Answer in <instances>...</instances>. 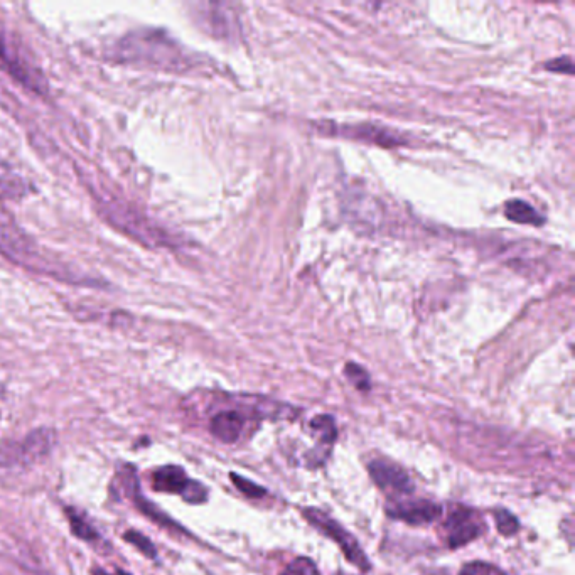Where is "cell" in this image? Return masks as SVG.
<instances>
[{
	"label": "cell",
	"instance_id": "cell-4",
	"mask_svg": "<svg viewBox=\"0 0 575 575\" xmlns=\"http://www.w3.org/2000/svg\"><path fill=\"white\" fill-rule=\"evenodd\" d=\"M152 484L154 490L169 495H181L189 503H203L208 498L205 486L189 479L188 474L179 466H162L157 469L152 474Z\"/></svg>",
	"mask_w": 575,
	"mask_h": 575
},
{
	"label": "cell",
	"instance_id": "cell-20",
	"mask_svg": "<svg viewBox=\"0 0 575 575\" xmlns=\"http://www.w3.org/2000/svg\"><path fill=\"white\" fill-rule=\"evenodd\" d=\"M491 572H495L491 565L474 562V564L466 565L459 575H490Z\"/></svg>",
	"mask_w": 575,
	"mask_h": 575
},
{
	"label": "cell",
	"instance_id": "cell-13",
	"mask_svg": "<svg viewBox=\"0 0 575 575\" xmlns=\"http://www.w3.org/2000/svg\"><path fill=\"white\" fill-rule=\"evenodd\" d=\"M68 518H70L71 530L75 533L76 537L85 540V542H95L98 540V533L95 528L86 522L83 516L78 515L75 510H68Z\"/></svg>",
	"mask_w": 575,
	"mask_h": 575
},
{
	"label": "cell",
	"instance_id": "cell-19",
	"mask_svg": "<svg viewBox=\"0 0 575 575\" xmlns=\"http://www.w3.org/2000/svg\"><path fill=\"white\" fill-rule=\"evenodd\" d=\"M547 70L572 75V73H574V65H572V60H570V58H557V60L547 63Z\"/></svg>",
	"mask_w": 575,
	"mask_h": 575
},
{
	"label": "cell",
	"instance_id": "cell-12",
	"mask_svg": "<svg viewBox=\"0 0 575 575\" xmlns=\"http://www.w3.org/2000/svg\"><path fill=\"white\" fill-rule=\"evenodd\" d=\"M27 193V184L17 174L0 166V198H21Z\"/></svg>",
	"mask_w": 575,
	"mask_h": 575
},
{
	"label": "cell",
	"instance_id": "cell-7",
	"mask_svg": "<svg viewBox=\"0 0 575 575\" xmlns=\"http://www.w3.org/2000/svg\"><path fill=\"white\" fill-rule=\"evenodd\" d=\"M388 515L409 525H427L441 518L442 506L427 500L400 501L388 510Z\"/></svg>",
	"mask_w": 575,
	"mask_h": 575
},
{
	"label": "cell",
	"instance_id": "cell-17",
	"mask_svg": "<svg viewBox=\"0 0 575 575\" xmlns=\"http://www.w3.org/2000/svg\"><path fill=\"white\" fill-rule=\"evenodd\" d=\"M344 375L355 383V387L358 390H370V377H368V373L361 366L355 365V363H348L346 368H344Z\"/></svg>",
	"mask_w": 575,
	"mask_h": 575
},
{
	"label": "cell",
	"instance_id": "cell-16",
	"mask_svg": "<svg viewBox=\"0 0 575 575\" xmlns=\"http://www.w3.org/2000/svg\"><path fill=\"white\" fill-rule=\"evenodd\" d=\"M232 481L238 490L242 491L243 495L247 496V498L257 500V498H262V496H265V493H267L262 486H258V484L252 483L250 479L242 478V476H238V474H232Z\"/></svg>",
	"mask_w": 575,
	"mask_h": 575
},
{
	"label": "cell",
	"instance_id": "cell-21",
	"mask_svg": "<svg viewBox=\"0 0 575 575\" xmlns=\"http://www.w3.org/2000/svg\"><path fill=\"white\" fill-rule=\"evenodd\" d=\"M93 575H110L108 572H105L103 569H95L93 570Z\"/></svg>",
	"mask_w": 575,
	"mask_h": 575
},
{
	"label": "cell",
	"instance_id": "cell-9",
	"mask_svg": "<svg viewBox=\"0 0 575 575\" xmlns=\"http://www.w3.org/2000/svg\"><path fill=\"white\" fill-rule=\"evenodd\" d=\"M446 527L449 530V545L452 549H459L466 543L473 542L483 532V527L474 518L473 511L464 508H459L449 516Z\"/></svg>",
	"mask_w": 575,
	"mask_h": 575
},
{
	"label": "cell",
	"instance_id": "cell-22",
	"mask_svg": "<svg viewBox=\"0 0 575 575\" xmlns=\"http://www.w3.org/2000/svg\"><path fill=\"white\" fill-rule=\"evenodd\" d=\"M339 575H341V574H339Z\"/></svg>",
	"mask_w": 575,
	"mask_h": 575
},
{
	"label": "cell",
	"instance_id": "cell-6",
	"mask_svg": "<svg viewBox=\"0 0 575 575\" xmlns=\"http://www.w3.org/2000/svg\"><path fill=\"white\" fill-rule=\"evenodd\" d=\"M368 471L378 488L387 491L390 495H410L414 491V484L410 481L409 474L397 464L378 459L368 466Z\"/></svg>",
	"mask_w": 575,
	"mask_h": 575
},
{
	"label": "cell",
	"instance_id": "cell-2",
	"mask_svg": "<svg viewBox=\"0 0 575 575\" xmlns=\"http://www.w3.org/2000/svg\"><path fill=\"white\" fill-rule=\"evenodd\" d=\"M56 432L49 427H39L21 442L0 444V471H16L38 463L53 451Z\"/></svg>",
	"mask_w": 575,
	"mask_h": 575
},
{
	"label": "cell",
	"instance_id": "cell-1",
	"mask_svg": "<svg viewBox=\"0 0 575 575\" xmlns=\"http://www.w3.org/2000/svg\"><path fill=\"white\" fill-rule=\"evenodd\" d=\"M117 56L129 63H146L151 66L176 68L183 65L184 56L178 44L159 31L134 33L120 41Z\"/></svg>",
	"mask_w": 575,
	"mask_h": 575
},
{
	"label": "cell",
	"instance_id": "cell-14",
	"mask_svg": "<svg viewBox=\"0 0 575 575\" xmlns=\"http://www.w3.org/2000/svg\"><path fill=\"white\" fill-rule=\"evenodd\" d=\"M496 527L501 535H515L520 528V523L516 520V516L510 511L498 510L495 513Z\"/></svg>",
	"mask_w": 575,
	"mask_h": 575
},
{
	"label": "cell",
	"instance_id": "cell-11",
	"mask_svg": "<svg viewBox=\"0 0 575 575\" xmlns=\"http://www.w3.org/2000/svg\"><path fill=\"white\" fill-rule=\"evenodd\" d=\"M505 216L520 225L542 226L545 223V218L533 206L520 199H511L506 203Z\"/></svg>",
	"mask_w": 575,
	"mask_h": 575
},
{
	"label": "cell",
	"instance_id": "cell-10",
	"mask_svg": "<svg viewBox=\"0 0 575 575\" xmlns=\"http://www.w3.org/2000/svg\"><path fill=\"white\" fill-rule=\"evenodd\" d=\"M245 417L237 410L220 412L211 419V434L225 444H233L242 436Z\"/></svg>",
	"mask_w": 575,
	"mask_h": 575
},
{
	"label": "cell",
	"instance_id": "cell-8",
	"mask_svg": "<svg viewBox=\"0 0 575 575\" xmlns=\"http://www.w3.org/2000/svg\"><path fill=\"white\" fill-rule=\"evenodd\" d=\"M309 429H311L312 436L318 441V449L311 451L307 456V464H311V468H318L329 457V451L336 441L338 430L334 425L333 417L329 415H318L309 422Z\"/></svg>",
	"mask_w": 575,
	"mask_h": 575
},
{
	"label": "cell",
	"instance_id": "cell-23",
	"mask_svg": "<svg viewBox=\"0 0 575 575\" xmlns=\"http://www.w3.org/2000/svg\"><path fill=\"white\" fill-rule=\"evenodd\" d=\"M498 575H500V574H498Z\"/></svg>",
	"mask_w": 575,
	"mask_h": 575
},
{
	"label": "cell",
	"instance_id": "cell-5",
	"mask_svg": "<svg viewBox=\"0 0 575 575\" xmlns=\"http://www.w3.org/2000/svg\"><path fill=\"white\" fill-rule=\"evenodd\" d=\"M0 63L6 66V70L21 83L36 92H43L44 80L39 71L31 65V61H27L19 46L12 43L4 33H0Z\"/></svg>",
	"mask_w": 575,
	"mask_h": 575
},
{
	"label": "cell",
	"instance_id": "cell-18",
	"mask_svg": "<svg viewBox=\"0 0 575 575\" xmlns=\"http://www.w3.org/2000/svg\"><path fill=\"white\" fill-rule=\"evenodd\" d=\"M125 540L132 543V545H135V549H139L140 552H142L144 555H147V557H156V549H154V543H152L149 538L144 537L142 533H125Z\"/></svg>",
	"mask_w": 575,
	"mask_h": 575
},
{
	"label": "cell",
	"instance_id": "cell-15",
	"mask_svg": "<svg viewBox=\"0 0 575 575\" xmlns=\"http://www.w3.org/2000/svg\"><path fill=\"white\" fill-rule=\"evenodd\" d=\"M284 575H319V570L311 559L299 557L285 567Z\"/></svg>",
	"mask_w": 575,
	"mask_h": 575
},
{
	"label": "cell",
	"instance_id": "cell-3",
	"mask_svg": "<svg viewBox=\"0 0 575 575\" xmlns=\"http://www.w3.org/2000/svg\"><path fill=\"white\" fill-rule=\"evenodd\" d=\"M304 516L312 527L318 528L319 532H323L326 537L338 543L339 549L343 550L344 557L350 560L351 564L360 570H370L368 557L361 550L360 543L356 542V538L346 528L341 527L336 520L318 508H306Z\"/></svg>",
	"mask_w": 575,
	"mask_h": 575
}]
</instances>
